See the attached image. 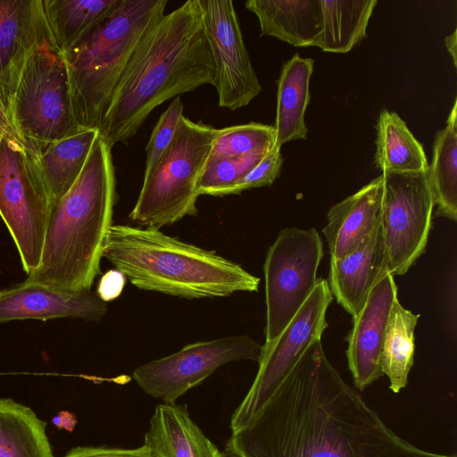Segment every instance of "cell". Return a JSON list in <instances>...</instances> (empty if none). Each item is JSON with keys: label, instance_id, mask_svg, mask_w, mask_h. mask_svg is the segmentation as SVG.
I'll return each instance as SVG.
<instances>
[{"label": "cell", "instance_id": "obj_1", "mask_svg": "<svg viewBox=\"0 0 457 457\" xmlns=\"http://www.w3.org/2000/svg\"><path fill=\"white\" fill-rule=\"evenodd\" d=\"M226 457H456L396 435L312 343L273 395L227 441Z\"/></svg>", "mask_w": 457, "mask_h": 457}, {"label": "cell", "instance_id": "obj_2", "mask_svg": "<svg viewBox=\"0 0 457 457\" xmlns=\"http://www.w3.org/2000/svg\"><path fill=\"white\" fill-rule=\"evenodd\" d=\"M215 63L201 0L164 14L142 37L113 89L99 135L111 147L136 135L151 112L179 95L214 86Z\"/></svg>", "mask_w": 457, "mask_h": 457}, {"label": "cell", "instance_id": "obj_3", "mask_svg": "<svg viewBox=\"0 0 457 457\" xmlns=\"http://www.w3.org/2000/svg\"><path fill=\"white\" fill-rule=\"evenodd\" d=\"M115 185L112 147L99 135L76 182L50 206L40 263L26 281L90 290L112 226Z\"/></svg>", "mask_w": 457, "mask_h": 457}, {"label": "cell", "instance_id": "obj_4", "mask_svg": "<svg viewBox=\"0 0 457 457\" xmlns=\"http://www.w3.org/2000/svg\"><path fill=\"white\" fill-rule=\"evenodd\" d=\"M102 256L137 288L187 299L255 292L260 284L240 264L152 228L112 224Z\"/></svg>", "mask_w": 457, "mask_h": 457}, {"label": "cell", "instance_id": "obj_5", "mask_svg": "<svg viewBox=\"0 0 457 457\" xmlns=\"http://www.w3.org/2000/svg\"><path fill=\"white\" fill-rule=\"evenodd\" d=\"M167 0H121L64 54L75 118L99 130L104 110L133 51L163 15Z\"/></svg>", "mask_w": 457, "mask_h": 457}, {"label": "cell", "instance_id": "obj_6", "mask_svg": "<svg viewBox=\"0 0 457 457\" xmlns=\"http://www.w3.org/2000/svg\"><path fill=\"white\" fill-rule=\"evenodd\" d=\"M218 129L180 118L173 139L142 188L129 220L160 229L197 215V185Z\"/></svg>", "mask_w": 457, "mask_h": 457}, {"label": "cell", "instance_id": "obj_7", "mask_svg": "<svg viewBox=\"0 0 457 457\" xmlns=\"http://www.w3.org/2000/svg\"><path fill=\"white\" fill-rule=\"evenodd\" d=\"M16 139L31 154L74 134L79 127L63 56L51 41L30 54L11 108Z\"/></svg>", "mask_w": 457, "mask_h": 457}, {"label": "cell", "instance_id": "obj_8", "mask_svg": "<svg viewBox=\"0 0 457 457\" xmlns=\"http://www.w3.org/2000/svg\"><path fill=\"white\" fill-rule=\"evenodd\" d=\"M50 202L31 154L0 133V216L29 275L39 263Z\"/></svg>", "mask_w": 457, "mask_h": 457}, {"label": "cell", "instance_id": "obj_9", "mask_svg": "<svg viewBox=\"0 0 457 457\" xmlns=\"http://www.w3.org/2000/svg\"><path fill=\"white\" fill-rule=\"evenodd\" d=\"M323 257V243L314 228H286L269 247L264 262L265 343L273 342L312 294Z\"/></svg>", "mask_w": 457, "mask_h": 457}, {"label": "cell", "instance_id": "obj_10", "mask_svg": "<svg viewBox=\"0 0 457 457\" xmlns=\"http://www.w3.org/2000/svg\"><path fill=\"white\" fill-rule=\"evenodd\" d=\"M332 299L328 281L318 278L312 294L284 330L273 342L262 345L257 374L231 416V432L253 419L309 346L321 339L328 326L326 313Z\"/></svg>", "mask_w": 457, "mask_h": 457}, {"label": "cell", "instance_id": "obj_11", "mask_svg": "<svg viewBox=\"0 0 457 457\" xmlns=\"http://www.w3.org/2000/svg\"><path fill=\"white\" fill-rule=\"evenodd\" d=\"M381 231L387 270L403 275L426 248L434 211L428 171L384 176Z\"/></svg>", "mask_w": 457, "mask_h": 457}, {"label": "cell", "instance_id": "obj_12", "mask_svg": "<svg viewBox=\"0 0 457 457\" xmlns=\"http://www.w3.org/2000/svg\"><path fill=\"white\" fill-rule=\"evenodd\" d=\"M262 347L246 335L198 341L138 366L132 377L145 394L174 403L224 364L243 360L258 362Z\"/></svg>", "mask_w": 457, "mask_h": 457}, {"label": "cell", "instance_id": "obj_13", "mask_svg": "<svg viewBox=\"0 0 457 457\" xmlns=\"http://www.w3.org/2000/svg\"><path fill=\"white\" fill-rule=\"evenodd\" d=\"M211 43L220 107L246 106L262 91L230 0H201Z\"/></svg>", "mask_w": 457, "mask_h": 457}, {"label": "cell", "instance_id": "obj_14", "mask_svg": "<svg viewBox=\"0 0 457 457\" xmlns=\"http://www.w3.org/2000/svg\"><path fill=\"white\" fill-rule=\"evenodd\" d=\"M49 41L42 0H0V133L15 140L11 108L20 77L34 49Z\"/></svg>", "mask_w": 457, "mask_h": 457}, {"label": "cell", "instance_id": "obj_15", "mask_svg": "<svg viewBox=\"0 0 457 457\" xmlns=\"http://www.w3.org/2000/svg\"><path fill=\"white\" fill-rule=\"evenodd\" d=\"M394 276L384 274L371 289L364 305L353 317L346 341L348 369L355 389L363 391L379 379L380 358L391 308L397 300Z\"/></svg>", "mask_w": 457, "mask_h": 457}, {"label": "cell", "instance_id": "obj_16", "mask_svg": "<svg viewBox=\"0 0 457 457\" xmlns=\"http://www.w3.org/2000/svg\"><path fill=\"white\" fill-rule=\"evenodd\" d=\"M106 303L91 290L66 291L24 281L0 290V323L58 318L99 322Z\"/></svg>", "mask_w": 457, "mask_h": 457}, {"label": "cell", "instance_id": "obj_17", "mask_svg": "<svg viewBox=\"0 0 457 457\" xmlns=\"http://www.w3.org/2000/svg\"><path fill=\"white\" fill-rule=\"evenodd\" d=\"M384 181L383 175L377 177L328 210L322 232L331 259H341L351 253L379 227Z\"/></svg>", "mask_w": 457, "mask_h": 457}, {"label": "cell", "instance_id": "obj_18", "mask_svg": "<svg viewBox=\"0 0 457 457\" xmlns=\"http://www.w3.org/2000/svg\"><path fill=\"white\" fill-rule=\"evenodd\" d=\"M386 272V254L379 225L356 250L341 259L330 260L328 285L337 303L353 317Z\"/></svg>", "mask_w": 457, "mask_h": 457}, {"label": "cell", "instance_id": "obj_19", "mask_svg": "<svg viewBox=\"0 0 457 457\" xmlns=\"http://www.w3.org/2000/svg\"><path fill=\"white\" fill-rule=\"evenodd\" d=\"M144 445L156 457H226L191 419L187 404H157Z\"/></svg>", "mask_w": 457, "mask_h": 457}, {"label": "cell", "instance_id": "obj_20", "mask_svg": "<svg viewBox=\"0 0 457 457\" xmlns=\"http://www.w3.org/2000/svg\"><path fill=\"white\" fill-rule=\"evenodd\" d=\"M245 5L257 16L262 36L294 46H317L321 33L320 0H248Z\"/></svg>", "mask_w": 457, "mask_h": 457}, {"label": "cell", "instance_id": "obj_21", "mask_svg": "<svg viewBox=\"0 0 457 457\" xmlns=\"http://www.w3.org/2000/svg\"><path fill=\"white\" fill-rule=\"evenodd\" d=\"M98 136L97 129L81 128L74 134L49 144L37 154H31L50 206L76 182Z\"/></svg>", "mask_w": 457, "mask_h": 457}, {"label": "cell", "instance_id": "obj_22", "mask_svg": "<svg viewBox=\"0 0 457 457\" xmlns=\"http://www.w3.org/2000/svg\"><path fill=\"white\" fill-rule=\"evenodd\" d=\"M313 60L295 54L284 62L277 81V112L274 124L275 145L306 139L308 129L304 114L310 102L309 85Z\"/></svg>", "mask_w": 457, "mask_h": 457}, {"label": "cell", "instance_id": "obj_23", "mask_svg": "<svg viewBox=\"0 0 457 457\" xmlns=\"http://www.w3.org/2000/svg\"><path fill=\"white\" fill-rule=\"evenodd\" d=\"M121 0H42L50 38L63 55L76 46Z\"/></svg>", "mask_w": 457, "mask_h": 457}, {"label": "cell", "instance_id": "obj_24", "mask_svg": "<svg viewBox=\"0 0 457 457\" xmlns=\"http://www.w3.org/2000/svg\"><path fill=\"white\" fill-rule=\"evenodd\" d=\"M375 164L381 175L426 172L428 163L422 145L394 112L383 110L377 123Z\"/></svg>", "mask_w": 457, "mask_h": 457}, {"label": "cell", "instance_id": "obj_25", "mask_svg": "<svg viewBox=\"0 0 457 457\" xmlns=\"http://www.w3.org/2000/svg\"><path fill=\"white\" fill-rule=\"evenodd\" d=\"M428 179L436 215L457 220V101L445 127L436 133Z\"/></svg>", "mask_w": 457, "mask_h": 457}, {"label": "cell", "instance_id": "obj_26", "mask_svg": "<svg viewBox=\"0 0 457 457\" xmlns=\"http://www.w3.org/2000/svg\"><path fill=\"white\" fill-rule=\"evenodd\" d=\"M46 427L29 407L0 397V457H54Z\"/></svg>", "mask_w": 457, "mask_h": 457}, {"label": "cell", "instance_id": "obj_27", "mask_svg": "<svg viewBox=\"0 0 457 457\" xmlns=\"http://www.w3.org/2000/svg\"><path fill=\"white\" fill-rule=\"evenodd\" d=\"M376 0H320L321 33L317 44L324 52L347 53L366 36Z\"/></svg>", "mask_w": 457, "mask_h": 457}, {"label": "cell", "instance_id": "obj_28", "mask_svg": "<svg viewBox=\"0 0 457 457\" xmlns=\"http://www.w3.org/2000/svg\"><path fill=\"white\" fill-rule=\"evenodd\" d=\"M420 318L405 309L398 301L394 303L382 345L380 365L383 375L389 378V388L399 393L407 386L414 361V330Z\"/></svg>", "mask_w": 457, "mask_h": 457}, {"label": "cell", "instance_id": "obj_29", "mask_svg": "<svg viewBox=\"0 0 457 457\" xmlns=\"http://www.w3.org/2000/svg\"><path fill=\"white\" fill-rule=\"evenodd\" d=\"M275 144L273 126L257 122L218 129L210 155L239 157L267 152Z\"/></svg>", "mask_w": 457, "mask_h": 457}, {"label": "cell", "instance_id": "obj_30", "mask_svg": "<svg viewBox=\"0 0 457 457\" xmlns=\"http://www.w3.org/2000/svg\"><path fill=\"white\" fill-rule=\"evenodd\" d=\"M267 152L239 157L210 155L198 181V195L219 196L253 169Z\"/></svg>", "mask_w": 457, "mask_h": 457}, {"label": "cell", "instance_id": "obj_31", "mask_svg": "<svg viewBox=\"0 0 457 457\" xmlns=\"http://www.w3.org/2000/svg\"><path fill=\"white\" fill-rule=\"evenodd\" d=\"M183 104L178 96L171 101L168 108L161 114L145 147L146 160L144 179L153 172L170 145L179 121L183 116Z\"/></svg>", "mask_w": 457, "mask_h": 457}, {"label": "cell", "instance_id": "obj_32", "mask_svg": "<svg viewBox=\"0 0 457 457\" xmlns=\"http://www.w3.org/2000/svg\"><path fill=\"white\" fill-rule=\"evenodd\" d=\"M280 148L274 144L253 169L238 181L222 190L219 196L238 195L245 190L270 187L279 176L284 162Z\"/></svg>", "mask_w": 457, "mask_h": 457}, {"label": "cell", "instance_id": "obj_33", "mask_svg": "<svg viewBox=\"0 0 457 457\" xmlns=\"http://www.w3.org/2000/svg\"><path fill=\"white\" fill-rule=\"evenodd\" d=\"M62 457H156L145 445L137 448L78 446Z\"/></svg>", "mask_w": 457, "mask_h": 457}, {"label": "cell", "instance_id": "obj_34", "mask_svg": "<svg viewBox=\"0 0 457 457\" xmlns=\"http://www.w3.org/2000/svg\"><path fill=\"white\" fill-rule=\"evenodd\" d=\"M126 283V277L117 270L104 273L97 286L96 294L104 303L120 296Z\"/></svg>", "mask_w": 457, "mask_h": 457}, {"label": "cell", "instance_id": "obj_35", "mask_svg": "<svg viewBox=\"0 0 457 457\" xmlns=\"http://www.w3.org/2000/svg\"><path fill=\"white\" fill-rule=\"evenodd\" d=\"M52 421L58 429H65L71 432L74 429L78 420L74 413L67 411H62L56 413Z\"/></svg>", "mask_w": 457, "mask_h": 457}, {"label": "cell", "instance_id": "obj_36", "mask_svg": "<svg viewBox=\"0 0 457 457\" xmlns=\"http://www.w3.org/2000/svg\"><path fill=\"white\" fill-rule=\"evenodd\" d=\"M445 46L452 56L453 65L457 67V30L454 29L451 35L445 37Z\"/></svg>", "mask_w": 457, "mask_h": 457}]
</instances>
